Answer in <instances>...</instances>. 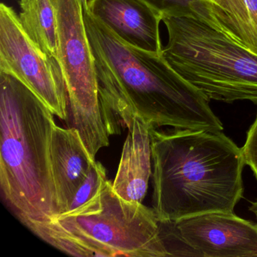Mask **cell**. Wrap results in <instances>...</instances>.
<instances>
[{"instance_id":"cell-14","label":"cell","mask_w":257,"mask_h":257,"mask_svg":"<svg viewBox=\"0 0 257 257\" xmlns=\"http://www.w3.org/2000/svg\"><path fill=\"white\" fill-rule=\"evenodd\" d=\"M106 180V171L104 166L96 161L88 177L76 191L69 210L77 208L91 199Z\"/></svg>"},{"instance_id":"cell-6","label":"cell","mask_w":257,"mask_h":257,"mask_svg":"<svg viewBox=\"0 0 257 257\" xmlns=\"http://www.w3.org/2000/svg\"><path fill=\"white\" fill-rule=\"evenodd\" d=\"M58 18V61L73 124L91 156L109 145L102 115L95 62L79 0H52Z\"/></svg>"},{"instance_id":"cell-15","label":"cell","mask_w":257,"mask_h":257,"mask_svg":"<svg viewBox=\"0 0 257 257\" xmlns=\"http://www.w3.org/2000/svg\"><path fill=\"white\" fill-rule=\"evenodd\" d=\"M240 149L245 165L251 168L257 180V115L246 134V142Z\"/></svg>"},{"instance_id":"cell-2","label":"cell","mask_w":257,"mask_h":257,"mask_svg":"<svg viewBox=\"0 0 257 257\" xmlns=\"http://www.w3.org/2000/svg\"><path fill=\"white\" fill-rule=\"evenodd\" d=\"M153 210L161 222L234 212L243 198L241 149L221 132L151 130Z\"/></svg>"},{"instance_id":"cell-13","label":"cell","mask_w":257,"mask_h":257,"mask_svg":"<svg viewBox=\"0 0 257 257\" xmlns=\"http://www.w3.org/2000/svg\"><path fill=\"white\" fill-rule=\"evenodd\" d=\"M21 23L30 38L50 58H58V18L52 0H20Z\"/></svg>"},{"instance_id":"cell-3","label":"cell","mask_w":257,"mask_h":257,"mask_svg":"<svg viewBox=\"0 0 257 257\" xmlns=\"http://www.w3.org/2000/svg\"><path fill=\"white\" fill-rule=\"evenodd\" d=\"M54 115L25 84L0 72V186L18 219L59 213L51 165Z\"/></svg>"},{"instance_id":"cell-18","label":"cell","mask_w":257,"mask_h":257,"mask_svg":"<svg viewBox=\"0 0 257 257\" xmlns=\"http://www.w3.org/2000/svg\"><path fill=\"white\" fill-rule=\"evenodd\" d=\"M79 2L81 3L84 9H86L87 4H88V0H79Z\"/></svg>"},{"instance_id":"cell-1","label":"cell","mask_w":257,"mask_h":257,"mask_svg":"<svg viewBox=\"0 0 257 257\" xmlns=\"http://www.w3.org/2000/svg\"><path fill=\"white\" fill-rule=\"evenodd\" d=\"M95 62L103 121L109 136L135 116L156 128L221 132L210 99L178 74L162 54L130 46L84 9Z\"/></svg>"},{"instance_id":"cell-4","label":"cell","mask_w":257,"mask_h":257,"mask_svg":"<svg viewBox=\"0 0 257 257\" xmlns=\"http://www.w3.org/2000/svg\"><path fill=\"white\" fill-rule=\"evenodd\" d=\"M19 219L37 237L74 256H169L153 208L121 198L108 180L77 208L46 221Z\"/></svg>"},{"instance_id":"cell-10","label":"cell","mask_w":257,"mask_h":257,"mask_svg":"<svg viewBox=\"0 0 257 257\" xmlns=\"http://www.w3.org/2000/svg\"><path fill=\"white\" fill-rule=\"evenodd\" d=\"M95 162L77 129L55 124L51 144V165L59 213L68 211L76 191Z\"/></svg>"},{"instance_id":"cell-16","label":"cell","mask_w":257,"mask_h":257,"mask_svg":"<svg viewBox=\"0 0 257 257\" xmlns=\"http://www.w3.org/2000/svg\"><path fill=\"white\" fill-rule=\"evenodd\" d=\"M164 16H177L190 10L189 4L195 0H144Z\"/></svg>"},{"instance_id":"cell-9","label":"cell","mask_w":257,"mask_h":257,"mask_svg":"<svg viewBox=\"0 0 257 257\" xmlns=\"http://www.w3.org/2000/svg\"><path fill=\"white\" fill-rule=\"evenodd\" d=\"M85 10L124 43L162 54L163 15L144 0H88Z\"/></svg>"},{"instance_id":"cell-17","label":"cell","mask_w":257,"mask_h":257,"mask_svg":"<svg viewBox=\"0 0 257 257\" xmlns=\"http://www.w3.org/2000/svg\"><path fill=\"white\" fill-rule=\"evenodd\" d=\"M249 209L252 213L255 214V218L257 219V199L253 201V202H252L251 205L249 206Z\"/></svg>"},{"instance_id":"cell-7","label":"cell","mask_w":257,"mask_h":257,"mask_svg":"<svg viewBox=\"0 0 257 257\" xmlns=\"http://www.w3.org/2000/svg\"><path fill=\"white\" fill-rule=\"evenodd\" d=\"M0 72L25 84L60 119L68 118V94L58 61L40 50L5 4L0 5Z\"/></svg>"},{"instance_id":"cell-8","label":"cell","mask_w":257,"mask_h":257,"mask_svg":"<svg viewBox=\"0 0 257 257\" xmlns=\"http://www.w3.org/2000/svg\"><path fill=\"white\" fill-rule=\"evenodd\" d=\"M172 222L198 256H257V224L234 212L201 213Z\"/></svg>"},{"instance_id":"cell-11","label":"cell","mask_w":257,"mask_h":257,"mask_svg":"<svg viewBox=\"0 0 257 257\" xmlns=\"http://www.w3.org/2000/svg\"><path fill=\"white\" fill-rule=\"evenodd\" d=\"M153 126L135 116L123 146L112 188L124 199L142 203L147 195L152 171Z\"/></svg>"},{"instance_id":"cell-5","label":"cell","mask_w":257,"mask_h":257,"mask_svg":"<svg viewBox=\"0 0 257 257\" xmlns=\"http://www.w3.org/2000/svg\"><path fill=\"white\" fill-rule=\"evenodd\" d=\"M162 22L168 34L162 56L185 80L210 100L257 105V54L193 9Z\"/></svg>"},{"instance_id":"cell-12","label":"cell","mask_w":257,"mask_h":257,"mask_svg":"<svg viewBox=\"0 0 257 257\" xmlns=\"http://www.w3.org/2000/svg\"><path fill=\"white\" fill-rule=\"evenodd\" d=\"M189 7L257 54V0H195Z\"/></svg>"}]
</instances>
